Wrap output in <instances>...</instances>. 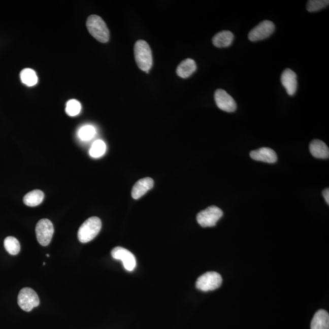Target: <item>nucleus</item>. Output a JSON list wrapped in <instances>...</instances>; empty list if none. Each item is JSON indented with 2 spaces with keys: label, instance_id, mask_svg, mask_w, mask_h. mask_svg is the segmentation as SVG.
I'll return each mask as SVG.
<instances>
[{
  "label": "nucleus",
  "instance_id": "nucleus-25",
  "mask_svg": "<svg viewBox=\"0 0 329 329\" xmlns=\"http://www.w3.org/2000/svg\"><path fill=\"white\" fill-rule=\"evenodd\" d=\"M323 196L324 197L325 200L327 204H329V189L328 188H325L324 191L322 192Z\"/></svg>",
  "mask_w": 329,
  "mask_h": 329
},
{
  "label": "nucleus",
  "instance_id": "nucleus-10",
  "mask_svg": "<svg viewBox=\"0 0 329 329\" xmlns=\"http://www.w3.org/2000/svg\"><path fill=\"white\" fill-rule=\"evenodd\" d=\"M214 98L218 108L226 112H234L237 109V103L226 91L222 89L215 91Z\"/></svg>",
  "mask_w": 329,
  "mask_h": 329
},
{
  "label": "nucleus",
  "instance_id": "nucleus-23",
  "mask_svg": "<svg viewBox=\"0 0 329 329\" xmlns=\"http://www.w3.org/2000/svg\"><path fill=\"white\" fill-rule=\"evenodd\" d=\"M328 0H310L307 4V10L310 12L321 10L328 6Z\"/></svg>",
  "mask_w": 329,
  "mask_h": 329
},
{
  "label": "nucleus",
  "instance_id": "nucleus-11",
  "mask_svg": "<svg viewBox=\"0 0 329 329\" xmlns=\"http://www.w3.org/2000/svg\"><path fill=\"white\" fill-rule=\"evenodd\" d=\"M281 82L289 96L294 95L297 90V75L291 69H286L281 75Z\"/></svg>",
  "mask_w": 329,
  "mask_h": 329
},
{
  "label": "nucleus",
  "instance_id": "nucleus-19",
  "mask_svg": "<svg viewBox=\"0 0 329 329\" xmlns=\"http://www.w3.org/2000/svg\"><path fill=\"white\" fill-rule=\"evenodd\" d=\"M20 78L21 82L27 86H34L38 82L36 73L30 69H23L20 73Z\"/></svg>",
  "mask_w": 329,
  "mask_h": 329
},
{
  "label": "nucleus",
  "instance_id": "nucleus-18",
  "mask_svg": "<svg viewBox=\"0 0 329 329\" xmlns=\"http://www.w3.org/2000/svg\"><path fill=\"white\" fill-rule=\"evenodd\" d=\"M45 195L44 192L39 190H35L27 193L23 198V203L29 207L39 206L44 200Z\"/></svg>",
  "mask_w": 329,
  "mask_h": 329
},
{
  "label": "nucleus",
  "instance_id": "nucleus-8",
  "mask_svg": "<svg viewBox=\"0 0 329 329\" xmlns=\"http://www.w3.org/2000/svg\"><path fill=\"white\" fill-rule=\"evenodd\" d=\"M275 30V25L272 21L265 20L253 28L248 35V39L251 42L262 41L270 37Z\"/></svg>",
  "mask_w": 329,
  "mask_h": 329
},
{
  "label": "nucleus",
  "instance_id": "nucleus-4",
  "mask_svg": "<svg viewBox=\"0 0 329 329\" xmlns=\"http://www.w3.org/2000/svg\"><path fill=\"white\" fill-rule=\"evenodd\" d=\"M223 215V212L219 207L212 206L202 210L196 216L197 221L203 227H213Z\"/></svg>",
  "mask_w": 329,
  "mask_h": 329
},
{
  "label": "nucleus",
  "instance_id": "nucleus-13",
  "mask_svg": "<svg viewBox=\"0 0 329 329\" xmlns=\"http://www.w3.org/2000/svg\"><path fill=\"white\" fill-rule=\"evenodd\" d=\"M154 181L151 178L140 179L134 185L132 190V196L134 199L138 200L153 187Z\"/></svg>",
  "mask_w": 329,
  "mask_h": 329
},
{
  "label": "nucleus",
  "instance_id": "nucleus-17",
  "mask_svg": "<svg viewBox=\"0 0 329 329\" xmlns=\"http://www.w3.org/2000/svg\"><path fill=\"white\" fill-rule=\"evenodd\" d=\"M196 64L195 61L191 59L183 60L177 68V74L182 78H187L193 74L196 70Z\"/></svg>",
  "mask_w": 329,
  "mask_h": 329
},
{
  "label": "nucleus",
  "instance_id": "nucleus-14",
  "mask_svg": "<svg viewBox=\"0 0 329 329\" xmlns=\"http://www.w3.org/2000/svg\"><path fill=\"white\" fill-rule=\"evenodd\" d=\"M310 151L313 156L317 158L324 159L329 157L328 146L320 140L315 139L310 143Z\"/></svg>",
  "mask_w": 329,
  "mask_h": 329
},
{
  "label": "nucleus",
  "instance_id": "nucleus-20",
  "mask_svg": "<svg viewBox=\"0 0 329 329\" xmlns=\"http://www.w3.org/2000/svg\"><path fill=\"white\" fill-rule=\"evenodd\" d=\"M5 248L9 254L17 255L20 251V244L14 237H6L4 241Z\"/></svg>",
  "mask_w": 329,
  "mask_h": 329
},
{
  "label": "nucleus",
  "instance_id": "nucleus-21",
  "mask_svg": "<svg viewBox=\"0 0 329 329\" xmlns=\"http://www.w3.org/2000/svg\"><path fill=\"white\" fill-rule=\"evenodd\" d=\"M106 151V143L102 140H97L94 142L90 149V155L93 158L103 156Z\"/></svg>",
  "mask_w": 329,
  "mask_h": 329
},
{
  "label": "nucleus",
  "instance_id": "nucleus-5",
  "mask_svg": "<svg viewBox=\"0 0 329 329\" xmlns=\"http://www.w3.org/2000/svg\"><path fill=\"white\" fill-rule=\"evenodd\" d=\"M222 282V279L220 274L211 271L204 273L198 277L196 287L203 291H212L220 287Z\"/></svg>",
  "mask_w": 329,
  "mask_h": 329
},
{
  "label": "nucleus",
  "instance_id": "nucleus-12",
  "mask_svg": "<svg viewBox=\"0 0 329 329\" xmlns=\"http://www.w3.org/2000/svg\"><path fill=\"white\" fill-rule=\"evenodd\" d=\"M250 156L255 160L274 163L277 160L276 152L269 148H261L250 152Z\"/></svg>",
  "mask_w": 329,
  "mask_h": 329
},
{
  "label": "nucleus",
  "instance_id": "nucleus-22",
  "mask_svg": "<svg viewBox=\"0 0 329 329\" xmlns=\"http://www.w3.org/2000/svg\"><path fill=\"white\" fill-rule=\"evenodd\" d=\"M95 134V128L90 125H87V126L82 127L79 130L78 136L81 140L88 141V140L92 139Z\"/></svg>",
  "mask_w": 329,
  "mask_h": 329
},
{
  "label": "nucleus",
  "instance_id": "nucleus-16",
  "mask_svg": "<svg viewBox=\"0 0 329 329\" xmlns=\"http://www.w3.org/2000/svg\"><path fill=\"white\" fill-rule=\"evenodd\" d=\"M234 36L229 30H222L216 34L212 39V43L217 48L229 47L233 44Z\"/></svg>",
  "mask_w": 329,
  "mask_h": 329
},
{
  "label": "nucleus",
  "instance_id": "nucleus-1",
  "mask_svg": "<svg viewBox=\"0 0 329 329\" xmlns=\"http://www.w3.org/2000/svg\"><path fill=\"white\" fill-rule=\"evenodd\" d=\"M134 56L139 68L148 73L152 66V56L148 43L143 40L137 41L134 45Z\"/></svg>",
  "mask_w": 329,
  "mask_h": 329
},
{
  "label": "nucleus",
  "instance_id": "nucleus-3",
  "mask_svg": "<svg viewBox=\"0 0 329 329\" xmlns=\"http://www.w3.org/2000/svg\"><path fill=\"white\" fill-rule=\"evenodd\" d=\"M102 221L96 216L87 219L79 227L78 238L79 242L86 243L95 238L102 229Z\"/></svg>",
  "mask_w": 329,
  "mask_h": 329
},
{
  "label": "nucleus",
  "instance_id": "nucleus-9",
  "mask_svg": "<svg viewBox=\"0 0 329 329\" xmlns=\"http://www.w3.org/2000/svg\"><path fill=\"white\" fill-rule=\"evenodd\" d=\"M111 255L116 260L123 262V266L127 271H133L135 269L137 264L135 256L127 249L122 247H116L112 249Z\"/></svg>",
  "mask_w": 329,
  "mask_h": 329
},
{
  "label": "nucleus",
  "instance_id": "nucleus-2",
  "mask_svg": "<svg viewBox=\"0 0 329 329\" xmlns=\"http://www.w3.org/2000/svg\"><path fill=\"white\" fill-rule=\"evenodd\" d=\"M86 25L88 32L97 41L102 43L109 41V30L102 17L96 15H90L87 18Z\"/></svg>",
  "mask_w": 329,
  "mask_h": 329
},
{
  "label": "nucleus",
  "instance_id": "nucleus-26",
  "mask_svg": "<svg viewBox=\"0 0 329 329\" xmlns=\"http://www.w3.org/2000/svg\"><path fill=\"white\" fill-rule=\"evenodd\" d=\"M47 257H50V255H49V254H47Z\"/></svg>",
  "mask_w": 329,
  "mask_h": 329
},
{
  "label": "nucleus",
  "instance_id": "nucleus-15",
  "mask_svg": "<svg viewBox=\"0 0 329 329\" xmlns=\"http://www.w3.org/2000/svg\"><path fill=\"white\" fill-rule=\"evenodd\" d=\"M311 329H329V315L327 311L319 310L311 322Z\"/></svg>",
  "mask_w": 329,
  "mask_h": 329
},
{
  "label": "nucleus",
  "instance_id": "nucleus-6",
  "mask_svg": "<svg viewBox=\"0 0 329 329\" xmlns=\"http://www.w3.org/2000/svg\"><path fill=\"white\" fill-rule=\"evenodd\" d=\"M18 306L25 312H29L39 306L40 300L38 294L32 288L25 287L21 289L18 295Z\"/></svg>",
  "mask_w": 329,
  "mask_h": 329
},
{
  "label": "nucleus",
  "instance_id": "nucleus-7",
  "mask_svg": "<svg viewBox=\"0 0 329 329\" xmlns=\"http://www.w3.org/2000/svg\"><path fill=\"white\" fill-rule=\"evenodd\" d=\"M54 226L48 219H42L36 227L37 240L43 246H47L50 243L54 234Z\"/></svg>",
  "mask_w": 329,
  "mask_h": 329
},
{
  "label": "nucleus",
  "instance_id": "nucleus-24",
  "mask_svg": "<svg viewBox=\"0 0 329 329\" xmlns=\"http://www.w3.org/2000/svg\"><path fill=\"white\" fill-rule=\"evenodd\" d=\"M81 110V103L76 100H70L67 103L65 112L71 117L78 115Z\"/></svg>",
  "mask_w": 329,
  "mask_h": 329
}]
</instances>
